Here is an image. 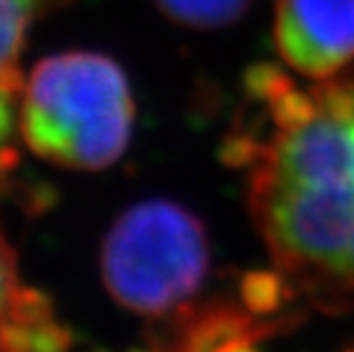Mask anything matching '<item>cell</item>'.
<instances>
[{
  "label": "cell",
  "instance_id": "ba28073f",
  "mask_svg": "<svg viewBox=\"0 0 354 352\" xmlns=\"http://www.w3.org/2000/svg\"><path fill=\"white\" fill-rule=\"evenodd\" d=\"M17 263H14V252L7 247V243L0 238V327L5 323L7 306L17 290Z\"/></svg>",
  "mask_w": 354,
  "mask_h": 352
},
{
  "label": "cell",
  "instance_id": "6da1fadb",
  "mask_svg": "<svg viewBox=\"0 0 354 352\" xmlns=\"http://www.w3.org/2000/svg\"><path fill=\"white\" fill-rule=\"evenodd\" d=\"M250 96L266 136L224 147L247 169L254 227L292 293L329 316L354 311V64L297 87L272 64L254 66Z\"/></svg>",
  "mask_w": 354,
  "mask_h": 352
},
{
  "label": "cell",
  "instance_id": "277c9868",
  "mask_svg": "<svg viewBox=\"0 0 354 352\" xmlns=\"http://www.w3.org/2000/svg\"><path fill=\"white\" fill-rule=\"evenodd\" d=\"M272 37L292 73L334 78L354 64V0H277Z\"/></svg>",
  "mask_w": 354,
  "mask_h": 352
},
{
  "label": "cell",
  "instance_id": "8992f818",
  "mask_svg": "<svg viewBox=\"0 0 354 352\" xmlns=\"http://www.w3.org/2000/svg\"><path fill=\"white\" fill-rule=\"evenodd\" d=\"M156 5L178 26L215 30L236 24L252 0H156Z\"/></svg>",
  "mask_w": 354,
  "mask_h": 352
},
{
  "label": "cell",
  "instance_id": "3957f363",
  "mask_svg": "<svg viewBox=\"0 0 354 352\" xmlns=\"http://www.w3.org/2000/svg\"><path fill=\"white\" fill-rule=\"evenodd\" d=\"M208 268L210 245L201 220L167 199L142 201L119 215L101 252L108 293L149 318L194 302Z\"/></svg>",
  "mask_w": 354,
  "mask_h": 352
},
{
  "label": "cell",
  "instance_id": "52a82bcc",
  "mask_svg": "<svg viewBox=\"0 0 354 352\" xmlns=\"http://www.w3.org/2000/svg\"><path fill=\"white\" fill-rule=\"evenodd\" d=\"M53 320L50 299L35 288L17 286L3 325H44Z\"/></svg>",
  "mask_w": 354,
  "mask_h": 352
},
{
  "label": "cell",
  "instance_id": "5b68a950",
  "mask_svg": "<svg viewBox=\"0 0 354 352\" xmlns=\"http://www.w3.org/2000/svg\"><path fill=\"white\" fill-rule=\"evenodd\" d=\"M37 0H0V92L17 96L24 89L19 50Z\"/></svg>",
  "mask_w": 354,
  "mask_h": 352
},
{
  "label": "cell",
  "instance_id": "9c48e42d",
  "mask_svg": "<svg viewBox=\"0 0 354 352\" xmlns=\"http://www.w3.org/2000/svg\"><path fill=\"white\" fill-rule=\"evenodd\" d=\"M12 99L14 96L0 92V183L7 172L14 169V163L19 158L17 149L5 147V140L12 131Z\"/></svg>",
  "mask_w": 354,
  "mask_h": 352
},
{
  "label": "cell",
  "instance_id": "7a4b0ae2",
  "mask_svg": "<svg viewBox=\"0 0 354 352\" xmlns=\"http://www.w3.org/2000/svg\"><path fill=\"white\" fill-rule=\"evenodd\" d=\"M126 73L99 53L41 59L26 85L21 136L37 156L73 169H103L126 151L133 131Z\"/></svg>",
  "mask_w": 354,
  "mask_h": 352
}]
</instances>
